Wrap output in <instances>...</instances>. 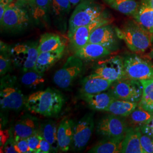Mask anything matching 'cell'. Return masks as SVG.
<instances>
[{
	"instance_id": "cell-1",
	"label": "cell",
	"mask_w": 153,
	"mask_h": 153,
	"mask_svg": "<svg viewBox=\"0 0 153 153\" xmlns=\"http://www.w3.org/2000/svg\"><path fill=\"white\" fill-rule=\"evenodd\" d=\"M64 102V98L59 91L47 88L27 97L26 108L33 113L51 117L60 114Z\"/></svg>"
},
{
	"instance_id": "cell-2",
	"label": "cell",
	"mask_w": 153,
	"mask_h": 153,
	"mask_svg": "<svg viewBox=\"0 0 153 153\" xmlns=\"http://www.w3.org/2000/svg\"><path fill=\"white\" fill-rule=\"evenodd\" d=\"M105 20L109 19L100 4L95 0H85L76 6L69 19L68 36L79 27Z\"/></svg>"
},
{
	"instance_id": "cell-3",
	"label": "cell",
	"mask_w": 153,
	"mask_h": 153,
	"mask_svg": "<svg viewBox=\"0 0 153 153\" xmlns=\"http://www.w3.org/2000/svg\"><path fill=\"white\" fill-rule=\"evenodd\" d=\"M116 31L118 37L123 39L128 48L133 52L143 53L152 44L153 34L136 21H129L122 28H116Z\"/></svg>"
},
{
	"instance_id": "cell-4",
	"label": "cell",
	"mask_w": 153,
	"mask_h": 153,
	"mask_svg": "<svg viewBox=\"0 0 153 153\" xmlns=\"http://www.w3.org/2000/svg\"><path fill=\"white\" fill-rule=\"evenodd\" d=\"M27 97L19 88L16 77L10 74L1 76L0 86L1 109L19 112L26 107Z\"/></svg>"
},
{
	"instance_id": "cell-5",
	"label": "cell",
	"mask_w": 153,
	"mask_h": 153,
	"mask_svg": "<svg viewBox=\"0 0 153 153\" xmlns=\"http://www.w3.org/2000/svg\"><path fill=\"white\" fill-rule=\"evenodd\" d=\"M21 2L16 5L10 4L2 18L0 20L1 28L7 33L21 32L28 27L31 22L32 14L22 5Z\"/></svg>"
},
{
	"instance_id": "cell-6",
	"label": "cell",
	"mask_w": 153,
	"mask_h": 153,
	"mask_svg": "<svg viewBox=\"0 0 153 153\" xmlns=\"http://www.w3.org/2000/svg\"><path fill=\"white\" fill-rule=\"evenodd\" d=\"M38 45V42H28L11 47V59L13 64L22 72L34 69L39 54Z\"/></svg>"
},
{
	"instance_id": "cell-7",
	"label": "cell",
	"mask_w": 153,
	"mask_h": 153,
	"mask_svg": "<svg viewBox=\"0 0 153 153\" xmlns=\"http://www.w3.org/2000/svg\"><path fill=\"white\" fill-rule=\"evenodd\" d=\"M123 78L134 80L153 79V64L137 55H128L124 59Z\"/></svg>"
},
{
	"instance_id": "cell-8",
	"label": "cell",
	"mask_w": 153,
	"mask_h": 153,
	"mask_svg": "<svg viewBox=\"0 0 153 153\" xmlns=\"http://www.w3.org/2000/svg\"><path fill=\"white\" fill-rule=\"evenodd\" d=\"M108 90L117 99L138 103L142 97L143 87L140 81L122 78L113 82Z\"/></svg>"
},
{
	"instance_id": "cell-9",
	"label": "cell",
	"mask_w": 153,
	"mask_h": 153,
	"mask_svg": "<svg viewBox=\"0 0 153 153\" xmlns=\"http://www.w3.org/2000/svg\"><path fill=\"white\" fill-rule=\"evenodd\" d=\"M124 117L110 114L104 116L97 126V133L104 138L123 140L128 127Z\"/></svg>"
},
{
	"instance_id": "cell-10",
	"label": "cell",
	"mask_w": 153,
	"mask_h": 153,
	"mask_svg": "<svg viewBox=\"0 0 153 153\" xmlns=\"http://www.w3.org/2000/svg\"><path fill=\"white\" fill-rule=\"evenodd\" d=\"M83 66V63L81 59L74 55L69 57L63 66L55 73L53 82L61 88H69L82 72Z\"/></svg>"
},
{
	"instance_id": "cell-11",
	"label": "cell",
	"mask_w": 153,
	"mask_h": 153,
	"mask_svg": "<svg viewBox=\"0 0 153 153\" xmlns=\"http://www.w3.org/2000/svg\"><path fill=\"white\" fill-rule=\"evenodd\" d=\"M94 129V115L88 113L74 124L72 148L80 151L86 147L92 136Z\"/></svg>"
},
{
	"instance_id": "cell-12",
	"label": "cell",
	"mask_w": 153,
	"mask_h": 153,
	"mask_svg": "<svg viewBox=\"0 0 153 153\" xmlns=\"http://www.w3.org/2000/svg\"><path fill=\"white\" fill-rule=\"evenodd\" d=\"M92 74L113 82L120 80L124 75L123 59L119 56H115L100 61Z\"/></svg>"
},
{
	"instance_id": "cell-13",
	"label": "cell",
	"mask_w": 153,
	"mask_h": 153,
	"mask_svg": "<svg viewBox=\"0 0 153 153\" xmlns=\"http://www.w3.org/2000/svg\"><path fill=\"white\" fill-rule=\"evenodd\" d=\"M118 38L116 28L114 29L111 26L105 25L93 31L88 43L100 44L113 51L118 48Z\"/></svg>"
},
{
	"instance_id": "cell-14",
	"label": "cell",
	"mask_w": 153,
	"mask_h": 153,
	"mask_svg": "<svg viewBox=\"0 0 153 153\" xmlns=\"http://www.w3.org/2000/svg\"><path fill=\"white\" fill-rule=\"evenodd\" d=\"M39 119L35 116L26 114L17 121L13 127L12 136L16 141L27 138L39 131Z\"/></svg>"
},
{
	"instance_id": "cell-15",
	"label": "cell",
	"mask_w": 153,
	"mask_h": 153,
	"mask_svg": "<svg viewBox=\"0 0 153 153\" xmlns=\"http://www.w3.org/2000/svg\"><path fill=\"white\" fill-rule=\"evenodd\" d=\"M109 22V20L99 21L77 28L69 38L71 49L75 52L77 50L81 48L88 44L90 36L95 29L108 25Z\"/></svg>"
},
{
	"instance_id": "cell-16",
	"label": "cell",
	"mask_w": 153,
	"mask_h": 153,
	"mask_svg": "<svg viewBox=\"0 0 153 153\" xmlns=\"http://www.w3.org/2000/svg\"><path fill=\"white\" fill-rule=\"evenodd\" d=\"M113 82L93 74L85 77L81 81L80 94H93L107 91Z\"/></svg>"
},
{
	"instance_id": "cell-17",
	"label": "cell",
	"mask_w": 153,
	"mask_h": 153,
	"mask_svg": "<svg viewBox=\"0 0 153 153\" xmlns=\"http://www.w3.org/2000/svg\"><path fill=\"white\" fill-rule=\"evenodd\" d=\"M140 126H128L121 145V153H143L140 142Z\"/></svg>"
},
{
	"instance_id": "cell-18",
	"label": "cell",
	"mask_w": 153,
	"mask_h": 153,
	"mask_svg": "<svg viewBox=\"0 0 153 153\" xmlns=\"http://www.w3.org/2000/svg\"><path fill=\"white\" fill-rule=\"evenodd\" d=\"M80 98L90 108L98 111H105L116 99L109 91L93 94H80Z\"/></svg>"
},
{
	"instance_id": "cell-19",
	"label": "cell",
	"mask_w": 153,
	"mask_h": 153,
	"mask_svg": "<svg viewBox=\"0 0 153 153\" xmlns=\"http://www.w3.org/2000/svg\"><path fill=\"white\" fill-rule=\"evenodd\" d=\"M74 124L71 119H64L57 127V140L59 149L63 152H68L72 145Z\"/></svg>"
},
{
	"instance_id": "cell-20",
	"label": "cell",
	"mask_w": 153,
	"mask_h": 153,
	"mask_svg": "<svg viewBox=\"0 0 153 153\" xmlns=\"http://www.w3.org/2000/svg\"><path fill=\"white\" fill-rule=\"evenodd\" d=\"M112 51L100 44L88 43L74 52V56L82 60H95L105 57Z\"/></svg>"
},
{
	"instance_id": "cell-21",
	"label": "cell",
	"mask_w": 153,
	"mask_h": 153,
	"mask_svg": "<svg viewBox=\"0 0 153 153\" xmlns=\"http://www.w3.org/2000/svg\"><path fill=\"white\" fill-rule=\"evenodd\" d=\"M64 49L65 47L55 51L39 53L34 69L39 73L44 74V72L49 70L62 58Z\"/></svg>"
},
{
	"instance_id": "cell-22",
	"label": "cell",
	"mask_w": 153,
	"mask_h": 153,
	"mask_svg": "<svg viewBox=\"0 0 153 153\" xmlns=\"http://www.w3.org/2000/svg\"><path fill=\"white\" fill-rule=\"evenodd\" d=\"M69 0H51V14L56 23L62 26L65 25L67 16L71 8Z\"/></svg>"
},
{
	"instance_id": "cell-23",
	"label": "cell",
	"mask_w": 153,
	"mask_h": 153,
	"mask_svg": "<svg viewBox=\"0 0 153 153\" xmlns=\"http://www.w3.org/2000/svg\"><path fill=\"white\" fill-rule=\"evenodd\" d=\"M39 131L42 136L49 142L52 148V153H56L59 149L57 140V128L54 121L48 120L40 125Z\"/></svg>"
},
{
	"instance_id": "cell-24",
	"label": "cell",
	"mask_w": 153,
	"mask_h": 153,
	"mask_svg": "<svg viewBox=\"0 0 153 153\" xmlns=\"http://www.w3.org/2000/svg\"><path fill=\"white\" fill-rule=\"evenodd\" d=\"M65 47L62 39L57 34L46 33L42 35L39 42V53L55 51Z\"/></svg>"
},
{
	"instance_id": "cell-25",
	"label": "cell",
	"mask_w": 153,
	"mask_h": 153,
	"mask_svg": "<svg viewBox=\"0 0 153 153\" xmlns=\"http://www.w3.org/2000/svg\"><path fill=\"white\" fill-rule=\"evenodd\" d=\"M138 104L137 102L116 99L105 111L113 115L126 117L137 108Z\"/></svg>"
},
{
	"instance_id": "cell-26",
	"label": "cell",
	"mask_w": 153,
	"mask_h": 153,
	"mask_svg": "<svg viewBox=\"0 0 153 153\" xmlns=\"http://www.w3.org/2000/svg\"><path fill=\"white\" fill-rule=\"evenodd\" d=\"M110 7L121 13L133 16L140 5L136 0H103Z\"/></svg>"
},
{
	"instance_id": "cell-27",
	"label": "cell",
	"mask_w": 153,
	"mask_h": 153,
	"mask_svg": "<svg viewBox=\"0 0 153 153\" xmlns=\"http://www.w3.org/2000/svg\"><path fill=\"white\" fill-rule=\"evenodd\" d=\"M123 140L104 138L91 148L88 152L91 153H121Z\"/></svg>"
},
{
	"instance_id": "cell-28",
	"label": "cell",
	"mask_w": 153,
	"mask_h": 153,
	"mask_svg": "<svg viewBox=\"0 0 153 153\" xmlns=\"http://www.w3.org/2000/svg\"><path fill=\"white\" fill-rule=\"evenodd\" d=\"M133 17L142 27L153 35V9L142 2Z\"/></svg>"
},
{
	"instance_id": "cell-29",
	"label": "cell",
	"mask_w": 153,
	"mask_h": 153,
	"mask_svg": "<svg viewBox=\"0 0 153 153\" xmlns=\"http://www.w3.org/2000/svg\"><path fill=\"white\" fill-rule=\"evenodd\" d=\"M20 82L25 87L30 89H36L44 85L43 74L36 71L35 69L23 72L20 76Z\"/></svg>"
},
{
	"instance_id": "cell-30",
	"label": "cell",
	"mask_w": 153,
	"mask_h": 153,
	"mask_svg": "<svg viewBox=\"0 0 153 153\" xmlns=\"http://www.w3.org/2000/svg\"><path fill=\"white\" fill-rule=\"evenodd\" d=\"M140 82L143 91L138 107L153 113V79L141 80Z\"/></svg>"
},
{
	"instance_id": "cell-31",
	"label": "cell",
	"mask_w": 153,
	"mask_h": 153,
	"mask_svg": "<svg viewBox=\"0 0 153 153\" xmlns=\"http://www.w3.org/2000/svg\"><path fill=\"white\" fill-rule=\"evenodd\" d=\"M51 0H30L28 2L33 18L43 19L51 11Z\"/></svg>"
},
{
	"instance_id": "cell-32",
	"label": "cell",
	"mask_w": 153,
	"mask_h": 153,
	"mask_svg": "<svg viewBox=\"0 0 153 153\" xmlns=\"http://www.w3.org/2000/svg\"><path fill=\"white\" fill-rule=\"evenodd\" d=\"M129 124L132 126H141L147 124L153 117V113L137 107L128 117Z\"/></svg>"
},
{
	"instance_id": "cell-33",
	"label": "cell",
	"mask_w": 153,
	"mask_h": 153,
	"mask_svg": "<svg viewBox=\"0 0 153 153\" xmlns=\"http://www.w3.org/2000/svg\"><path fill=\"white\" fill-rule=\"evenodd\" d=\"M10 46L1 42L0 45V76H4L11 71L13 64L11 56Z\"/></svg>"
},
{
	"instance_id": "cell-34",
	"label": "cell",
	"mask_w": 153,
	"mask_h": 153,
	"mask_svg": "<svg viewBox=\"0 0 153 153\" xmlns=\"http://www.w3.org/2000/svg\"><path fill=\"white\" fill-rule=\"evenodd\" d=\"M140 142L143 153H153V141L150 137L141 132Z\"/></svg>"
},
{
	"instance_id": "cell-35",
	"label": "cell",
	"mask_w": 153,
	"mask_h": 153,
	"mask_svg": "<svg viewBox=\"0 0 153 153\" xmlns=\"http://www.w3.org/2000/svg\"><path fill=\"white\" fill-rule=\"evenodd\" d=\"M41 134L39 131L30 137L27 138L31 153H36L40 141Z\"/></svg>"
},
{
	"instance_id": "cell-36",
	"label": "cell",
	"mask_w": 153,
	"mask_h": 153,
	"mask_svg": "<svg viewBox=\"0 0 153 153\" xmlns=\"http://www.w3.org/2000/svg\"><path fill=\"white\" fill-rule=\"evenodd\" d=\"M15 148L16 153H31L27 138L15 140Z\"/></svg>"
},
{
	"instance_id": "cell-37",
	"label": "cell",
	"mask_w": 153,
	"mask_h": 153,
	"mask_svg": "<svg viewBox=\"0 0 153 153\" xmlns=\"http://www.w3.org/2000/svg\"><path fill=\"white\" fill-rule=\"evenodd\" d=\"M51 152H52V148L51 145L41 135L40 141L36 153H48Z\"/></svg>"
},
{
	"instance_id": "cell-38",
	"label": "cell",
	"mask_w": 153,
	"mask_h": 153,
	"mask_svg": "<svg viewBox=\"0 0 153 153\" xmlns=\"http://www.w3.org/2000/svg\"><path fill=\"white\" fill-rule=\"evenodd\" d=\"M3 152L6 153H16L15 148V140L14 137H9L2 146Z\"/></svg>"
},
{
	"instance_id": "cell-39",
	"label": "cell",
	"mask_w": 153,
	"mask_h": 153,
	"mask_svg": "<svg viewBox=\"0 0 153 153\" xmlns=\"http://www.w3.org/2000/svg\"><path fill=\"white\" fill-rule=\"evenodd\" d=\"M140 129L142 133L150 137L153 141V128L147 124L140 126Z\"/></svg>"
},
{
	"instance_id": "cell-40",
	"label": "cell",
	"mask_w": 153,
	"mask_h": 153,
	"mask_svg": "<svg viewBox=\"0 0 153 153\" xmlns=\"http://www.w3.org/2000/svg\"><path fill=\"white\" fill-rule=\"evenodd\" d=\"M142 2L153 9V0H143Z\"/></svg>"
},
{
	"instance_id": "cell-41",
	"label": "cell",
	"mask_w": 153,
	"mask_h": 153,
	"mask_svg": "<svg viewBox=\"0 0 153 153\" xmlns=\"http://www.w3.org/2000/svg\"><path fill=\"white\" fill-rule=\"evenodd\" d=\"M69 1L71 3V5L74 6L78 5V4H79L85 0H69Z\"/></svg>"
},
{
	"instance_id": "cell-42",
	"label": "cell",
	"mask_w": 153,
	"mask_h": 153,
	"mask_svg": "<svg viewBox=\"0 0 153 153\" xmlns=\"http://www.w3.org/2000/svg\"><path fill=\"white\" fill-rule=\"evenodd\" d=\"M150 56L153 59V49L152 50V51L150 53Z\"/></svg>"
},
{
	"instance_id": "cell-43",
	"label": "cell",
	"mask_w": 153,
	"mask_h": 153,
	"mask_svg": "<svg viewBox=\"0 0 153 153\" xmlns=\"http://www.w3.org/2000/svg\"><path fill=\"white\" fill-rule=\"evenodd\" d=\"M19 1H21V2H28L30 0H19Z\"/></svg>"
},
{
	"instance_id": "cell-44",
	"label": "cell",
	"mask_w": 153,
	"mask_h": 153,
	"mask_svg": "<svg viewBox=\"0 0 153 153\" xmlns=\"http://www.w3.org/2000/svg\"><path fill=\"white\" fill-rule=\"evenodd\" d=\"M149 123H152V124H153V119H152L150 121Z\"/></svg>"
}]
</instances>
